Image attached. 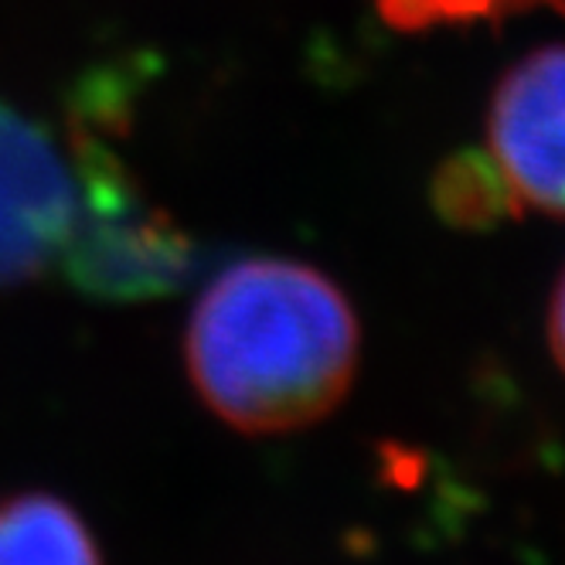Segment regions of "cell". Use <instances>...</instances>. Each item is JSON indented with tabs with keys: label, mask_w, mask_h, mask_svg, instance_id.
I'll use <instances>...</instances> for the list:
<instances>
[{
	"label": "cell",
	"mask_w": 565,
	"mask_h": 565,
	"mask_svg": "<svg viewBox=\"0 0 565 565\" xmlns=\"http://www.w3.org/2000/svg\"><path fill=\"white\" fill-rule=\"evenodd\" d=\"M361 328L338 282L297 259H242L198 297L184 365L215 419L276 436L328 419L358 375Z\"/></svg>",
	"instance_id": "cell-1"
},
{
	"label": "cell",
	"mask_w": 565,
	"mask_h": 565,
	"mask_svg": "<svg viewBox=\"0 0 565 565\" xmlns=\"http://www.w3.org/2000/svg\"><path fill=\"white\" fill-rule=\"evenodd\" d=\"M498 209L565 218V45L514 62L488 106V147L470 153Z\"/></svg>",
	"instance_id": "cell-2"
},
{
	"label": "cell",
	"mask_w": 565,
	"mask_h": 565,
	"mask_svg": "<svg viewBox=\"0 0 565 565\" xmlns=\"http://www.w3.org/2000/svg\"><path fill=\"white\" fill-rule=\"evenodd\" d=\"M83 184L55 140L0 103V287L42 276L65 256Z\"/></svg>",
	"instance_id": "cell-3"
},
{
	"label": "cell",
	"mask_w": 565,
	"mask_h": 565,
	"mask_svg": "<svg viewBox=\"0 0 565 565\" xmlns=\"http://www.w3.org/2000/svg\"><path fill=\"white\" fill-rule=\"evenodd\" d=\"M78 184L83 198L65 256H72L83 287L113 297H137L164 290L184 276V238L164 232L140 212V205H130L124 181L103 160L96 174L78 178Z\"/></svg>",
	"instance_id": "cell-4"
},
{
	"label": "cell",
	"mask_w": 565,
	"mask_h": 565,
	"mask_svg": "<svg viewBox=\"0 0 565 565\" xmlns=\"http://www.w3.org/2000/svg\"><path fill=\"white\" fill-rule=\"evenodd\" d=\"M0 565H106L86 518L45 491L0 501Z\"/></svg>",
	"instance_id": "cell-5"
},
{
	"label": "cell",
	"mask_w": 565,
	"mask_h": 565,
	"mask_svg": "<svg viewBox=\"0 0 565 565\" xmlns=\"http://www.w3.org/2000/svg\"><path fill=\"white\" fill-rule=\"evenodd\" d=\"M375 8L398 31H429L439 24H501L539 8L565 11V0H375Z\"/></svg>",
	"instance_id": "cell-6"
},
{
	"label": "cell",
	"mask_w": 565,
	"mask_h": 565,
	"mask_svg": "<svg viewBox=\"0 0 565 565\" xmlns=\"http://www.w3.org/2000/svg\"><path fill=\"white\" fill-rule=\"evenodd\" d=\"M548 348L558 361V369L565 372V273L558 276V287L548 307Z\"/></svg>",
	"instance_id": "cell-7"
}]
</instances>
